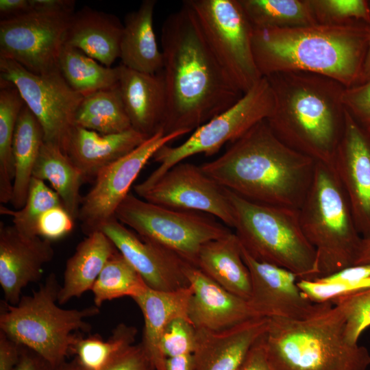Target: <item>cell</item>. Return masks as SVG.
Instances as JSON below:
<instances>
[{"mask_svg":"<svg viewBox=\"0 0 370 370\" xmlns=\"http://www.w3.org/2000/svg\"><path fill=\"white\" fill-rule=\"evenodd\" d=\"M160 42L166 98L161 130L165 134L194 131L244 95L218 62L184 1L164 20Z\"/></svg>","mask_w":370,"mask_h":370,"instance_id":"cell-1","label":"cell"},{"mask_svg":"<svg viewBox=\"0 0 370 370\" xmlns=\"http://www.w3.org/2000/svg\"><path fill=\"white\" fill-rule=\"evenodd\" d=\"M317 164L282 142L263 120L230 143L219 158L200 166L223 188L244 199L299 210Z\"/></svg>","mask_w":370,"mask_h":370,"instance_id":"cell-2","label":"cell"},{"mask_svg":"<svg viewBox=\"0 0 370 370\" xmlns=\"http://www.w3.org/2000/svg\"><path fill=\"white\" fill-rule=\"evenodd\" d=\"M370 24L253 28L252 50L262 77L280 72L323 75L345 88L358 78L367 50Z\"/></svg>","mask_w":370,"mask_h":370,"instance_id":"cell-3","label":"cell"},{"mask_svg":"<svg viewBox=\"0 0 370 370\" xmlns=\"http://www.w3.org/2000/svg\"><path fill=\"white\" fill-rule=\"evenodd\" d=\"M266 77L275 99L273 112L266 119L273 134L293 149L331 165L345 129V87L310 72H280Z\"/></svg>","mask_w":370,"mask_h":370,"instance_id":"cell-4","label":"cell"},{"mask_svg":"<svg viewBox=\"0 0 370 370\" xmlns=\"http://www.w3.org/2000/svg\"><path fill=\"white\" fill-rule=\"evenodd\" d=\"M263 335L268 360L273 370H367L370 354L345 335V319L329 301L304 319L269 318Z\"/></svg>","mask_w":370,"mask_h":370,"instance_id":"cell-5","label":"cell"},{"mask_svg":"<svg viewBox=\"0 0 370 370\" xmlns=\"http://www.w3.org/2000/svg\"><path fill=\"white\" fill-rule=\"evenodd\" d=\"M60 286L54 273L31 295H22L16 305L1 304L0 331L45 358L53 367L66 361L78 332H89L85 319L98 314L99 308L64 309L59 306Z\"/></svg>","mask_w":370,"mask_h":370,"instance_id":"cell-6","label":"cell"},{"mask_svg":"<svg viewBox=\"0 0 370 370\" xmlns=\"http://www.w3.org/2000/svg\"><path fill=\"white\" fill-rule=\"evenodd\" d=\"M299 216L303 232L315 249L317 278L356 264L362 238L331 165L317 162Z\"/></svg>","mask_w":370,"mask_h":370,"instance_id":"cell-7","label":"cell"},{"mask_svg":"<svg viewBox=\"0 0 370 370\" xmlns=\"http://www.w3.org/2000/svg\"><path fill=\"white\" fill-rule=\"evenodd\" d=\"M226 191L234 233L251 256L286 269L299 280L317 278L315 249L303 232L298 209L259 204Z\"/></svg>","mask_w":370,"mask_h":370,"instance_id":"cell-8","label":"cell"},{"mask_svg":"<svg viewBox=\"0 0 370 370\" xmlns=\"http://www.w3.org/2000/svg\"><path fill=\"white\" fill-rule=\"evenodd\" d=\"M115 217L140 236L170 249L196 267L201 247L232 232L208 214L159 206L131 192L117 208Z\"/></svg>","mask_w":370,"mask_h":370,"instance_id":"cell-9","label":"cell"},{"mask_svg":"<svg viewBox=\"0 0 370 370\" xmlns=\"http://www.w3.org/2000/svg\"><path fill=\"white\" fill-rule=\"evenodd\" d=\"M274 107L272 88L267 77H262L232 106L197 127L184 143L175 147L166 145L158 149L153 157L159 164L158 168L134 187L149 186L173 166L194 155L217 153L224 145L267 119Z\"/></svg>","mask_w":370,"mask_h":370,"instance_id":"cell-10","label":"cell"},{"mask_svg":"<svg viewBox=\"0 0 370 370\" xmlns=\"http://www.w3.org/2000/svg\"><path fill=\"white\" fill-rule=\"evenodd\" d=\"M218 62L243 94L262 77L252 50L253 28L239 0H186Z\"/></svg>","mask_w":370,"mask_h":370,"instance_id":"cell-11","label":"cell"},{"mask_svg":"<svg viewBox=\"0 0 370 370\" xmlns=\"http://www.w3.org/2000/svg\"><path fill=\"white\" fill-rule=\"evenodd\" d=\"M0 79L12 83L39 121L45 143L66 154L84 97L73 90L60 71L36 75L9 59L0 58Z\"/></svg>","mask_w":370,"mask_h":370,"instance_id":"cell-12","label":"cell"},{"mask_svg":"<svg viewBox=\"0 0 370 370\" xmlns=\"http://www.w3.org/2000/svg\"><path fill=\"white\" fill-rule=\"evenodd\" d=\"M73 13L31 10L0 20V58L36 75L60 71V56Z\"/></svg>","mask_w":370,"mask_h":370,"instance_id":"cell-13","label":"cell"},{"mask_svg":"<svg viewBox=\"0 0 370 370\" xmlns=\"http://www.w3.org/2000/svg\"><path fill=\"white\" fill-rule=\"evenodd\" d=\"M186 134L177 131L165 134L162 131L147 138L121 158L98 172L95 184L82 197L77 219L86 235L100 231L111 219L125 197L139 173L162 147Z\"/></svg>","mask_w":370,"mask_h":370,"instance_id":"cell-14","label":"cell"},{"mask_svg":"<svg viewBox=\"0 0 370 370\" xmlns=\"http://www.w3.org/2000/svg\"><path fill=\"white\" fill-rule=\"evenodd\" d=\"M134 189L138 197L150 203L208 214L228 227H234L233 211L226 190L200 166L181 162L149 186Z\"/></svg>","mask_w":370,"mask_h":370,"instance_id":"cell-15","label":"cell"},{"mask_svg":"<svg viewBox=\"0 0 370 370\" xmlns=\"http://www.w3.org/2000/svg\"><path fill=\"white\" fill-rule=\"evenodd\" d=\"M242 256L251 278L248 302L262 317L304 319L321 310L329 302L310 301L299 288L297 276L289 270L257 260L241 245Z\"/></svg>","mask_w":370,"mask_h":370,"instance_id":"cell-16","label":"cell"},{"mask_svg":"<svg viewBox=\"0 0 370 370\" xmlns=\"http://www.w3.org/2000/svg\"><path fill=\"white\" fill-rule=\"evenodd\" d=\"M346 195L357 229L370 238V131L346 110L345 125L331 164Z\"/></svg>","mask_w":370,"mask_h":370,"instance_id":"cell-17","label":"cell"},{"mask_svg":"<svg viewBox=\"0 0 370 370\" xmlns=\"http://www.w3.org/2000/svg\"><path fill=\"white\" fill-rule=\"evenodd\" d=\"M141 276L147 286L173 291L189 286L185 269L188 264L170 249L140 236L114 218L100 230Z\"/></svg>","mask_w":370,"mask_h":370,"instance_id":"cell-18","label":"cell"},{"mask_svg":"<svg viewBox=\"0 0 370 370\" xmlns=\"http://www.w3.org/2000/svg\"><path fill=\"white\" fill-rule=\"evenodd\" d=\"M51 243L0 223V286L5 302L16 305L23 289L40 279L43 267L54 256Z\"/></svg>","mask_w":370,"mask_h":370,"instance_id":"cell-19","label":"cell"},{"mask_svg":"<svg viewBox=\"0 0 370 370\" xmlns=\"http://www.w3.org/2000/svg\"><path fill=\"white\" fill-rule=\"evenodd\" d=\"M185 273L193 288L188 317L196 329L222 331L262 317L247 300L229 292L197 267L188 264Z\"/></svg>","mask_w":370,"mask_h":370,"instance_id":"cell-20","label":"cell"},{"mask_svg":"<svg viewBox=\"0 0 370 370\" xmlns=\"http://www.w3.org/2000/svg\"><path fill=\"white\" fill-rule=\"evenodd\" d=\"M269 318L258 317L222 331L197 329L195 370H240L266 332Z\"/></svg>","mask_w":370,"mask_h":370,"instance_id":"cell-21","label":"cell"},{"mask_svg":"<svg viewBox=\"0 0 370 370\" xmlns=\"http://www.w3.org/2000/svg\"><path fill=\"white\" fill-rule=\"evenodd\" d=\"M119 66L118 87L132 127L150 137L161 130L166 112L162 73L147 74L121 64Z\"/></svg>","mask_w":370,"mask_h":370,"instance_id":"cell-22","label":"cell"},{"mask_svg":"<svg viewBox=\"0 0 370 370\" xmlns=\"http://www.w3.org/2000/svg\"><path fill=\"white\" fill-rule=\"evenodd\" d=\"M123 32V24L116 16L84 6L71 16L64 45L112 67L120 58Z\"/></svg>","mask_w":370,"mask_h":370,"instance_id":"cell-23","label":"cell"},{"mask_svg":"<svg viewBox=\"0 0 370 370\" xmlns=\"http://www.w3.org/2000/svg\"><path fill=\"white\" fill-rule=\"evenodd\" d=\"M149 138L133 128L101 134L76 125L66 155L86 179L95 177L102 169L130 153Z\"/></svg>","mask_w":370,"mask_h":370,"instance_id":"cell-24","label":"cell"},{"mask_svg":"<svg viewBox=\"0 0 370 370\" xmlns=\"http://www.w3.org/2000/svg\"><path fill=\"white\" fill-rule=\"evenodd\" d=\"M193 294L190 285L173 291H161L147 287L133 298L144 319L141 341L157 370H166V360L160 344L163 332L174 319H188V306Z\"/></svg>","mask_w":370,"mask_h":370,"instance_id":"cell-25","label":"cell"},{"mask_svg":"<svg viewBox=\"0 0 370 370\" xmlns=\"http://www.w3.org/2000/svg\"><path fill=\"white\" fill-rule=\"evenodd\" d=\"M156 3V0H144L136 10L126 14L121 41V64L147 74L161 73L163 67L153 24Z\"/></svg>","mask_w":370,"mask_h":370,"instance_id":"cell-26","label":"cell"},{"mask_svg":"<svg viewBox=\"0 0 370 370\" xmlns=\"http://www.w3.org/2000/svg\"><path fill=\"white\" fill-rule=\"evenodd\" d=\"M197 267L229 292L249 299L250 273L234 232L205 243L200 249Z\"/></svg>","mask_w":370,"mask_h":370,"instance_id":"cell-27","label":"cell"},{"mask_svg":"<svg viewBox=\"0 0 370 370\" xmlns=\"http://www.w3.org/2000/svg\"><path fill=\"white\" fill-rule=\"evenodd\" d=\"M117 251L101 231L86 235L66 261L58 304H65L90 291L108 259Z\"/></svg>","mask_w":370,"mask_h":370,"instance_id":"cell-28","label":"cell"},{"mask_svg":"<svg viewBox=\"0 0 370 370\" xmlns=\"http://www.w3.org/2000/svg\"><path fill=\"white\" fill-rule=\"evenodd\" d=\"M42 128L25 104L18 116L12 143L14 176L11 204L16 210L26 201L33 171L44 143Z\"/></svg>","mask_w":370,"mask_h":370,"instance_id":"cell-29","label":"cell"},{"mask_svg":"<svg viewBox=\"0 0 370 370\" xmlns=\"http://www.w3.org/2000/svg\"><path fill=\"white\" fill-rule=\"evenodd\" d=\"M33 177L48 181L60 197L64 208L75 220L77 219L82 199L80 188L86 177L66 153L44 142Z\"/></svg>","mask_w":370,"mask_h":370,"instance_id":"cell-30","label":"cell"},{"mask_svg":"<svg viewBox=\"0 0 370 370\" xmlns=\"http://www.w3.org/2000/svg\"><path fill=\"white\" fill-rule=\"evenodd\" d=\"M60 71L70 87L83 97L118 86L120 66L107 67L81 51L64 45Z\"/></svg>","mask_w":370,"mask_h":370,"instance_id":"cell-31","label":"cell"},{"mask_svg":"<svg viewBox=\"0 0 370 370\" xmlns=\"http://www.w3.org/2000/svg\"><path fill=\"white\" fill-rule=\"evenodd\" d=\"M137 329L125 323L119 324L105 340L100 335H76L71 354L79 370H105L123 352L134 344Z\"/></svg>","mask_w":370,"mask_h":370,"instance_id":"cell-32","label":"cell"},{"mask_svg":"<svg viewBox=\"0 0 370 370\" xmlns=\"http://www.w3.org/2000/svg\"><path fill=\"white\" fill-rule=\"evenodd\" d=\"M75 121L77 126L101 134L121 133L132 128L118 86L84 97Z\"/></svg>","mask_w":370,"mask_h":370,"instance_id":"cell-33","label":"cell"},{"mask_svg":"<svg viewBox=\"0 0 370 370\" xmlns=\"http://www.w3.org/2000/svg\"><path fill=\"white\" fill-rule=\"evenodd\" d=\"M25 102L15 86L0 79V201H11L14 176L12 143Z\"/></svg>","mask_w":370,"mask_h":370,"instance_id":"cell-34","label":"cell"},{"mask_svg":"<svg viewBox=\"0 0 370 370\" xmlns=\"http://www.w3.org/2000/svg\"><path fill=\"white\" fill-rule=\"evenodd\" d=\"M252 28H295L317 25L308 0H239Z\"/></svg>","mask_w":370,"mask_h":370,"instance_id":"cell-35","label":"cell"},{"mask_svg":"<svg viewBox=\"0 0 370 370\" xmlns=\"http://www.w3.org/2000/svg\"><path fill=\"white\" fill-rule=\"evenodd\" d=\"M147 287L138 273L117 251L108 259L90 291L94 305L99 308L107 301L123 297L133 299Z\"/></svg>","mask_w":370,"mask_h":370,"instance_id":"cell-36","label":"cell"},{"mask_svg":"<svg viewBox=\"0 0 370 370\" xmlns=\"http://www.w3.org/2000/svg\"><path fill=\"white\" fill-rule=\"evenodd\" d=\"M63 206L58 195L44 181L32 177L24 206L16 210L0 207V213L12 217L13 226L27 236H38L37 225L47 210Z\"/></svg>","mask_w":370,"mask_h":370,"instance_id":"cell-37","label":"cell"},{"mask_svg":"<svg viewBox=\"0 0 370 370\" xmlns=\"http://www.w3.org/2000/svg\"><path fill=\"white\" fill-rule=\"evenodd\" d=\"M318 25H342L357 21L370 24L368 0H308Z\"/></svg>","mask_w":370,"mask_h":370,"instance_id":"cell-38","label":"cell"},{"mask_svg":"<svg viewBox=\"0 0 370 370\" xmlns=\"http://www.w3.org/2000/svg\"><path fill=\"white\" fill-rule=\"evenodd\" d=\"M339 308L345 319L347 341L358 344L362 332L370 326V287L330 301Z\"/></svg>","mask_w":370,"mask_h":370,"instance_id":"cell-39","label":"cell"},{"mask_svg":"<svg viewBox=\"0 0 370 370\" xmlns=\"http://www.w3.org/2000/svg\"><path fill=\"white\" fill-rule=\"evenodd\" d=\"M197 342V329L189 319H174L162 336L160 348L164 358L193 354Z\"/></svg>","mask_w":370,"mask_h":370,"instance_id":"cell-40","label":"cell"},{"mask_svg":"<svg viewBox=\"0 0 370 370\" xmlns=\"http://www.w3.org/2000/svg\"><path fill=\"white\" fill-rule=\"evenodd\" d=\"M75 221L63 206L53 207L39 219L37 234L51 242L60 239L71 232Z\"/></svg>","mask_w":370,"mask_h":370,"instance_id":"cell-41","label":"cell"},{"mask_svg":"<svg viewBox=\"0 0 370 370\" xmlns=\"http://www.w3.org/2000/svg\"><path fill=\"white\" fill-rule=\"evenodd\" d=\"M345 110L362 126L370 130V79L345 88L343 93Z\"/></svg>","mask_w":370,"mask_h":370,"instance_id":"cell-42","label":"cell"},{"mask_svg":"<svg viewBox=\"0 0 370 370\" xmlns=\"http://www.w3.org/2000/svg\"><path fill=\"white\" fill-rule=\"evenodd\" d=\"M105 370H157L142 343L132 345Z\"/></svg>","mask_w":370,"mask_h":370,"instance_id":"cell-43","label":"cell"},{"mask_svg":"<svg viewBox=\"0 0 370 370\" xmlns=\"http://www.w3.org/2000/svg\"><path fill=\"white\" fill-rule=\"evenodd\" d=\"M21 345L0 331V370H14L21 355Z\"/></svg>","mask_w":370,"mask_h":370,"instance_id":"cell-44","label":"cell"},{"mask_svg":"<svg viewBox=\"0 0 370 370\" xmlns=\"http://www.w3.org/2000/svg\"><path fill=\"white\" fill-rule=\"evenodd\" d=\"M240 370H273L267 356L263 336L253 345Z\"/></svg>","mask_w":370,"mask_h":370,"instance_id":"cell-45","label":"cell"},{"mask_svg":"<svg viewBox=\"0 0 370 370\" xmlns=\"http://www.w3.org/2000/svg\"><path fill=\"white\" fill-rule=\"evenodd\" d=\"M53 368L41 356L21 345L20 358L14 370H52Z\"/></svg>","mask_w":370,"mask_h":370,"instance_id":"cell-46","label":"cell"},{"mask_svg":"<svg viewBox=\"0 0 370 370\" xmlns=\"http://www.w3.org/2000/svg\"><path fill=\"white\" fill-rule=\"evenodd\" d=\"M31 10L50 12L73 13L75 1L73 0H29Z\"/></svg>","mask_w":370,"mask_h":370,"instance_id":"cell-47","label":"cell"},{"mask_svg":"<svg viewBox=\"0 0 370 370\" xmlns=\"http://www.w3.org/2000/svg\"><path fill=\"white\" fill-rule=\"evenodd\" d=\"M29 0H0L1 20L31 11Z\"/></svg>","mask_w":370,"mask_h":370,"instance_id":"cell-48","label":"cell"},{"mask_svg":"<svg viewBox=\"0 0 370 370\" xmlns=\"http://www.w3.org/2000/svg\"><path fill=\"white\" fill-rule=\"evenodd\" d=\"M166 370H195L193 354L167 358Z\"/></svg>","mask_w":370,"mask_h":370,"instance_id":"cell-49","label":"cell"},{"mask_svg":"<svg viewBox=\"0 0 370 370\" xmlns=\"http://www.w3.org/2000/svg\"><path fill=\"white\" fill-rule=\"evenodd\" d=\"M369 79H370V37L369 40L367 50L358 80L354 86L362 84L368 81Z\"/></svg>","mask_w":370,"mask_h":370,"instance_id":"cell-50","label":"cell"},{"mask_svg":"<svg viewBox=\"0 0 370 370\" xmlns=\"http://www.w3.org/2000/svg\"><path fill=\"white\" fill-rule=\"evenodd\" d=\"M365 264H370V238H362L361 249L355 265Z\"/></svg>","mask_w":370,"mask_h":370,"instance_id":"cell-51","label":"cell"},{"mask_svg":"<svg viewBox=\"0 0 370 370\" xmlns=\"http://www.w3.org/2000/svg\"><path fill=\"white\" fill-rule=\"evenodd\" d=\"M52 370H79V369L73 359L71 361L66 360L58 366L53 367Z\"/></svg>","mask_w":370,"mask_h":370,"instance_id":"cell-52","label":"cell"},{"mask_svg":"<svg viewBox=\"0 0 370 370\" xmlns=\"http://www.w3.org/2000/svg\"><path fill=\"white\" fill-rule=\"evenodd\" d=\"M368 3H369V9H370V0H368Z\"/></svg>","mask_w":370,"mask_h":370,"instance_id":"cell-53","label":"cell"},{"mask_svg":"<svg viewBox=\"0 0 370 370\" xmlns=\"http://www.w3.org/2000/svg\"><path fill=\"white\" fill-rule=\"evenodd\" d=\"M369 131H370V130H369Z\"/></svg>","mask_w":370,"mask_h":370,"instance_id":"cell-54","label":"cell"}]
</instances>
